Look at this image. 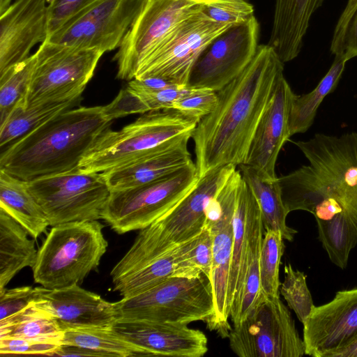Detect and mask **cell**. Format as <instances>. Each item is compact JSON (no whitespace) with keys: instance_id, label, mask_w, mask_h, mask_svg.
I'll use <instances>...</instances> for the list:
<instances>
[{"instance_id":"6da1fadb","label":"cell","mask_w":357,"mask_h":357,"mask_svg":"<svg viewBox=\"0 0 357 357\" xmlns=\"http://www.w3.org/2000/svg\"><path fill=\"white\" fill-rule=\"evenodd\" d=\"M284 63L274 49L259 45L248 67L217 91L215 109L192 134L199 177L225 165L245 162L259 120L283 74Z\"/></svg>"},{"instance_id":"7a4b0ae2","label":"cell","mask_w":357,"mask_h":357,"mask_svg":"<svg viewBox=\"0 0 357 357\" xmlns=\"http://www.w3.org/2000/svg\"><path fill=\"white\" fill-rule=\"evenodd\" d=\"M111 123L102 106L65 110L8 144L1 153L0 169L29 181L79 167Z\"/></svg>"},{"instance_id":"3957f363","label":"cell","mask_w":357,"mask_h":357,"mask_svg":"<svg viewBox=\"0 0 357 357\" xmlns=\"http://www.w3.org/2000/svg\"><path fill=\"white\" fill-rule=\"evenodd\" d=\"M234 165L212 169L170 211L140 229L128 251L112 270L120 279L161 257L175 245L199 234L205 225L208 204Z\"/></svg>"},{"instance_id":"277c9868","label":"cell","mask_w":357,"mask_h":357,"mask_svg":"<svg viewBox=\"0 0 357 357\" xmlns=\"http://www.w3.org/2000/svg\"><path fill=\"white\" fill-rule=\"evenodd\" d=\"M103 227L98 220L53 226L38 250L35 282L50 289L80 284L107 251Z\"/></svg>"},{"instance_id":"5b68a950","label":"cell","mask_w":357,"mask_h":357,"mask_svg":"<svg viewBox=\"0 0 357 357\" xmlns=\"http://www.w3.org/2000/svg\"><path fill=\"white\" fill-rule=\"evenodd\" d=\"M197 123L174 109L148 112L119 130L103 132L79 167L86 172H105L123 166L174 137L192 132Z\"/></svg>"},{"instance_id":"8992f818","label":"cell","mask_w":357,"mask_h":357,"mask_svg":"<svg viewBox=\"0 0 357 357\" xmlns=\"http://www.w3.org/2000/svg\"><path fill=\"white\" fill-rule=\"evenodd\" d=\"M119 319L186 324L197 321L208 326L214 314L211 279L169 277L136 296L116 301Z\"/></svg>"},{"instance_id":"52a82bcc","label":"cell","mask_w":357,"mask_h":357,"mask_svg":"<svg viewBox=\"0 0 357 357\" xmlns=\"http://www.w3.org/2000/svg\"><path fill=\"white\" fill-rule=\"evenodd\" d=\"M199 178L195 163L192 162L151 183L111 190L101 219L120 234L142 229L176 205Z\"/></svg>"},{"instance_id":"ba28073f","label":"cell","mask_w":357,"mask_h":357,"mask_svg":"<svg viewBox=\"0 0 357 357\" xmlns=\"http://www.w3.org/2000/svg\"><path fill=\"white\" fill-rule=\"evenodd\" d=\"M27 183L52 227L101 219L111 191L101 172H86L80 167Z\"/></svg>"},{"instance_id":"9c48e42d","label":"cell","mask_w":357,"mask_h":357,"mask_svg":"<svg viewBox=\"0 0 357 357\" xmlns=\"http://www.w3.org/2000/svg\"><path fill=\"white\" fill-rule=\"evenodd\" d=\"M36 62L24 99V107L81 97L104 54L50 43L35 52Z\"/></svg>"},{"instance_id":"30bf717a","label":"cell","mask_w":357,"mask_h":357,"mask_svg":"<svg viewBox=\"0 0 357 357\" xmlns=\"http://www.w3.org/2000/svg\"><path fill=\"white\" fill-rule=\"evenodd\" d=\"M240 357H301L305 344L289 308L278 297L264 296L229 335Z\"/></svg>"},{"instance_id":"8fae6325","label":"cell","mask_w":357,"mask_h":357,"mask_svg":"<svg viewBox=\"0 0 357 357\" xmlns=\"http://www.w3.org/2000/svg\"><path fill=\"white\" fill-rule=\"evenodd\" d=\"M242 176L235 167L219 187L206 211V225L213 238V264L211 281L214 299V314L206 326L221 337H229L231 326L228 319L227 289L234 241V216Z\"/></svg>"},{"instance_id":"7c38bea8","label":"cell","mask_w":357,"mask_h":357,"mask_svg":"<svg viewBox=\"0 0 357 357\" xmlns=\"http://www.w3.org/2000/svg\"><path fill=\"white\" fill-rule=\"evenodd\" d=\"M232 24L215 22L202 10L181 23L139 64L134 79L157 77L188 86L202 52Z\"/></svg>"},{"instance_id":"4fadbf2b","label":"cell","mask_w":357,"mask_h":357,"mask_svg":"<svg viewBox=\"0 0 357 357\" xmlns=\"http://www.w3.org/2000/svg\"><path fill=\"white\" fill-rule=\"evenodd\" d=\"M146 0H98L51 33L47 41L103 53L119 48Z\"/></svg>"},{"instance_id":"5bb4252c","label":"cell","mask_w":357,"mask_h":357,"mask_svg":"<svg viewBox=\"0 0 357 357\" xmlns=\"http://www.w3.org/2000/svg\"><path fill=\"white\" fill-rule=\"evenodd\" d=\"M204 0H146L113 60L117 78L134 79L139 63L181 23L199 12Z\"/></svg>"},{"instance_id":"9a60e30c","label":"cell","mask_w":357,"mask_h":357,"mask_svg":"<svg viewBox=\"0 0 357 357\" xmlns=\"http://www.w3.org/2000/svg\"><path fill=\"white\" fill-rule=\"evenodd\" d=\"M259 24L255 15L217 37L196 61L188 82L193 88L218 91L238 77L255 57Z\"/></svg>"},{"instance_id":"2e32d148","label":"cell","mask_w":357,"mask_h":357,"mask_svg":"<svg viewBox=\"0 0 357 357\" xmlns=\"http://www.w3.org/2000/svg\"><path fill=\"white\" fill-rule=\"evenodd\" d=\"M293 142L338 194L344 212L357 227V132L316 134L307 141Z\"/></svg>"},{"instance_id":"e0dca14e","label":"cell","mask_w":357,"mask_h":357,"mask_svg":"<svg viewBox=\"0 0 357 357\" xmlns=\"http://www.w3.org/2000/svg\"><path fill=\"white\" fill-rule=\"evenodd\" d=\"M303 325L305 355L327 357L357 337V288L339 291L314 306Z\"/></svg>"},{"instance_id":"ac0fdd59","label":"cell","mask_w":357,"mask_h":357,"mask_svg":"<svg viewBox=\"0 0 357 357\" xmlns=\"http://www.w3.org/2000/svg\"><path fill=\"white\" fill-rule=\"evenodd\" d=\"M112 328L149 356L201 357L208 351L205 334L186 324L119 319Z\"/></svg>"},{"instance_id":"d6986e66","label":"cell","mask_w":357,"mask_h":357,"mask_svg":"<svg viewBox=\"0 0 357 357\" xmlns=\"http://www.w3.org/2000/svg\"><path fill=\"white\" fill-rule=\"evenodd\" d=\"M294 94L283 73L259 120L243 164L269 180L278 178L277 159L284 144L290 137L289 118Z\"/></svg>"},{"instance_id":"ffe728a7","label":"cell","mask_w":357,"mask_h":357,"mask_svg":"<svg viewBox=\"0 0 357 357\" xmlns=\"http://www.w3.org/2000/svg\"><path fill=\"white\" fill-rule=\"evenodd\" d=\"M48 34L47 0H15L0 15V73L27 59Z\"/></svg>"},{"instance_id":"44dd1931","label":"cell","mask_w":357,"mask_h":357,"mask_svg":"<svg viewBox=\"0 0 357 357\" xmlns=\"http://www.w3.org/2000/svg\"><path fill=\"white\" fill-rule=\"evenodd\" d=\"M57 321L63 331L91 327H111L119 319L117 302L73 284L59 289H47L34 301Z\"/></svg>"},{"instance_id":"7402d4cb","label":"cell","mask_w":357,"mask_h":357,"mask_svg":"<svg viewBox=\"0 0 357 357\" xmlns=\"http://www.w3.org/2000/svg\"><path fill=\"white\" fill-rule=\"evenodd\" d=\"M191 133L184 134L128 164L101 172L110 190L149 183L168 176L192 162L188 144Z\"/></svg>"},{"instance_id":"603a6c76","label":"cell","mask_w":357,"mask_h":357,"mask_svg":"<svg viewBox=\"0 0 357 357\" xmlns=\"http://www.w3.org/2000/svg\"><path fill=\"white\" fill-rule=\"evenodd\" d=\"M233 225L234 241L227 298L229 312L243 289L251 248L265 232L258 204L243 178L238 188Z\"/></svg>"},{"instance_id":"cb8c5ba5","label":"cell","mask_w":357,"mask_h":357,"mask_svg":"<svg viewBox=\"0 0 357 357\" xmlns=\"http://www.w3.org/2000/svg\"><path fill=\"white\" fill-rule=\"evenodd\" d=\"M324 0H275L268 44L284 63L299 54L314 13Z\"/></svg>"},{"instance_id":"d4e9b609","label":"cell","mask_w":357,"mask_h":357,"mask_svg":"<svg viewBox=\"0 0 357 357\" xmlns=\"http://www.w3.org/2000/svg\"><path fill=\"white\" fill-rule=\"evenodd\" d=\"M0 208L36 239L50 226L48 220L31 194L27 181L0 169Z\"/></svg>"},{"instance_id":"484cf974","label":"cell","mask_w":357,"mask_h":357,"mask_svg":"<svg viewBox=\"0 0 357 357\" xmlns=\"http://www.w3.org/2000/svg\"><path fill=\"white\" fill-rule=\"evenodd\" d=\"M26 230L0 208V291L22 269L33 268L38 251Z\"/></svg>"},{"instance_id":"4316f807","label":"cell","mask_w":357,"mask_h":357,"mask_svg":"<svg viewBox=\"0 0 357 357\" xmlns=\"http://www.w3.org/2000/svg\"><path fill=\"white\" fill-rule=\"evenodd\" d=\"M238 167L258 204L265 230L280 231L284 240L292 241L297 231L287 225L289 213L283 204L277 178L267 179L246 165Z\"/></svg>"},{"instance_id":"83f0119b","label":"cell","mask_w":357,"mask_h":357,"mask_svg":"<svg viewBox=\"0 0 357 357\" xmlns=\"http://www.w3.org/2000/svg\"><path fill=\"white\" fill-rule=\"evenodd\" d=\"M347 61L341 56H335L330 69L312 91L301 96L294 95L289 118L290 137L303 133L310 128L321 103L335 89Z\"/></svg>"},{"instance_id":"f1b7e54d","label":"cell","mask_w":357,"mask_h":357,"mask_svg":"<svg viewBox=\"0 0 357 357\" xmlns=\"http://www.w3.org/2000/svg\"><path fill=\"white\" fill-rule=\"evenodd\" d=\"M82 96L24 107L17 105L0 124V146H8L61 112L77 107Z\"/></svg>"},{"instance_id":"f546056e","label":"cell","mask_w":357,"mask_h":357,"mask_svg":"<svg viewBox=\"0 0 357 357\" xmlns=\"http://www.w3.org/2000/svg\"><path fill=\"white\" fill-rule=\"evenodd\" d=\"M64 331L47 311L34 301L18 312L0 320V337L11 336L61 342Z\"/></svg>"},{"instance_id":"4dcf8cb0","label":"cell","mask_w":357,"mask_h":357,"mask_svg":"<svg viewBox=\"0 0 357 357\" xmlns=\"http://www.w3.org/2000/svg\"><path fill=\"white\" fill-rule=\"evenodd\" d=\"M213 264V238L209 228L202 230L174 248L172 277L194 278L202 274L211 279Z\"/></svg>"},{"instance_id":"1f68e13d","label":"cell","mask_w":357,"mask_h":357,"mask_svg":"<svg viewBox=\"0 0 357 357\" xmlns=\"http://www.w3.org/2000/svg\"><path fill=\"white\" fill-rule=\"evenodd\" d=\"M62 344L101 351L109 357L147 356L144 349L121 337L112 326L67 329Z\"/></svg>"},{"instance_id":"d6a6232c","label":"cell","mask_w":357,"mask_h":357,"mask_svg":"<svg viewBox=\"0 0 357 357\" xmlns=\"http://www.w3.org/2000/svg\"><path fill=\"white\" fill-rule=\"evenodd\" d=\"M316 221L319 239L329 259L339 268H345L349 254L357 244V227L344 212L327 220Z\"/></svg>"},{"instance_id":"836d02e7","label":"cell","mask_w":357,"mask_h":357,"mask_svg":"<svg viewBox=\"0 0 357 357\" xmlns=\"http://www.w3.org/2000/svg\"><path fill=\"white\" fill-rule=\"evenodd\" d=\"M36 62V53L0 73V124L13 109L24 103Z\"/></svg>"},{"instance_id":"e575fe53","label":"cell","mask_w":357,"mask_h":357,"mask_svg":"<svg viewBox=\"0 0 357 357\" xmlns=\"http://www.w3.org/2000/svg\"><path fill=\"white\" fill-rule=\"evenodd\" d=\"M174 247L158 259L114 283V290L119 291L123 298H129L172 277L174 272Z\"/></svg>"},{"instance_id":"d590c367","label":"cell","mask_w":357,"mask_h":357,"mask_svg":"<svg viewBox=\"0 0 357 357\" xmlns=\"http://www.w3.org/2000/svg\"><path fill=\"white\" fill-rule=\"evenodd\" d=\"M284 238L280 231L267 229L261 241L259 265L261 289L268 297L279 296L281 282L279 270L284 251Z\"/></svg>"},{"instance_id":"8d00e7d4","label":"cell","mask_w":357,"mask_h":357,"mask_svg":"<svg viewBox=\"0 0 357 357\" xmlns=\"http://www.w3.org/2000/svg\"><path fill=\"white\" fill-rule=\"evenodd\" d=\"M262 238H258L251 248L243 289L231 305L230 317L233 326L239 325L245 319L265 296L261 289L259 265Z\"/></svg>"},{"instance_id":"74e56055","label":"cell","mask_w":357,"mask_h":357,"mask_svg":"<svg viewBox=\"0 0 357 357\" xmlns=\"http://www.w3.org/2000/svg\"><path fill=\"white\" fill-rule=\"evenodd\" d=\"M284 281L280 284V292L288 307L303 324L314 307L312 297L307 284V275L295 270L291 264L284 268Z\"/></svg>"},{"instance_id":"f35d334b","label":"cell","mask_w":357,"mask_h":357,"mask_svg":"<svg viewBox=\"0 0 357 357\" xmlns=\"http://www.w3.org/2000/svg\"><path fill=\"white\" fill-rule=\"evenodd\" d=\"M202 12L215 22L236 25L252 17L255 8L248 0H204Z\"/></svg>"},{"instance_id":"ab89813d","label":"cell","mask_w":357,"mask_h":357,"mask_svg":"<svg viewBox=\"0 0 357 357\" xmlns=\"http://www.w3.org/2000/svg\"><path fill=\"white\" fill-rule=\"evenodd\" d=\"M127 87L144 100L150 111L172 109L175 102L193 89L190 86L174 84L161 89H147L137 86L131 80Z\"/></svg>"},{"instance_id":"60d3db41","label":"cell","mask_w":357,"mask_h":357,"mask_svg":"<svg viewBox=\"0 0 357 357\" xmlns=\"http://www.w3.org/2000/svg\"><path fill=\"white\" fill-rule=\"evenodd\" d=\"M218 101L217 91L206 88H193L175 102L172 109L199 122L215 109Z\"/></svg>"},{"instance_id":"b9f144b4","label":"cell","mask_w":357,"mask_h":357,"mask_svg":"<svg viewBox=\"0 0 357 357\" xmlns=\"http://www.w3.org/2000/svg\"><path fill=\"white\" fill-rule=\"evenodd\" d=\"M61 342L18 337H0V355L33 354L51 356Z\"/></svg>"},{"instance_id":"7bdbcfd3","label":"cell","mask_w":357,"mask_h":357,"mask_svg":"<svg viewBox=\"0 0 357 357\" xmlns=\"http://www.w3.org/2000/svg\"><path fill=\"white\" fill-rule=\"evenodd\" d=\"M44 287L29 286L4 289L0 291V320L23 310L36 301L45 291Z\"/></svg>"},{"instance_id":"ee69618b","label":"cell","mask_w":357,"mask_h":357,"mask_svg":"<svg viewBox=\"0 0 357 357\" xmlns=\"http://www.w3.org/2000/svg\"><path fill=\"white\" fill-rule=\"evenodd\" d=\"M150 112L144 100L128 87L120 90L115 98L108 105L102 106V114L109 122L116 119L134 114Z\"/></svg>"},{"instance_id":"f6af8a7d","label":"cell","mask_w":357,"mask_h":357,"mask_svg":"<svg viewBox=\"0 0 357 357\" xmlns=\"http://www.w3.org/2000/svg\"><path fill=\"white\" fill-rule=\"evenodd\" d=\"M98 0H47L48 36L75 15Z\"/></svg>"},{"instance_id":"bcb514c9","label":"cell","mask_w":357,"mask_h":357,"mask_svg":"<svg viewBox=\"0 0 357 357\" xmlns=\"http://www.w3.org/2000/svg\"><path fill=\"white\" fill-rule=\"evenodd\" d=\"M335 56H341L347 61L357 56V7L348 20L337 44L331 48Z\"/></svg>"},{"instance_id":"7dc6e473","label":"cell","mask_w":357,"mask_h":357,"mask_svg":"<svg viewBox=\"0 0 357 357\" xmlns=\"http://www.w3.org/2000/svg\"><path fill=\"white\" fill-rule=\"evenodd\" d=\"M50 356H107V354L91 349L62 344Z\"/></svg>"},{"instance_id":"c3c4849f","label":"cell","mask_w":357,"mask_h":357,"mask_svg":"<svg viewBox=\"0 0 357 357\" xmlns=\"http://www.w3.org/2000/svg\"><path fill=\"white\" fill-rule=\"evenodd\" d=\"M356 7L357 0H348L346 7L341 14L335 26L331 41V48L335 47L339 42L344 27Z\"/></svg>"},{"instance_id":"681fc988","label":"cell","mask_w":357,"mask_h":357,"mask_svg":"<svg viewBox=\"0 0 357 357\" xmlns=\"http://www.w3.org/2000/svg\"><path fill=\"white\" fill-rule=\"evenodd\" d=\"M327 357H357V337L347 346L329 354Z\"/></svg>"},{"instance_id":"f907efd6","label":"cell","mask_w":357,"mask_h":357,"mask_svg":"<svg viewBox=\"0 0 357 357\" xmlns=\"http://www.w3.org/2000/svg\"><path fill=\"white\" fill-rule=\"evenodd\" d=\"M13 0H0V15L3 14L13 3Z\"/></svg>"}]
</instances>
